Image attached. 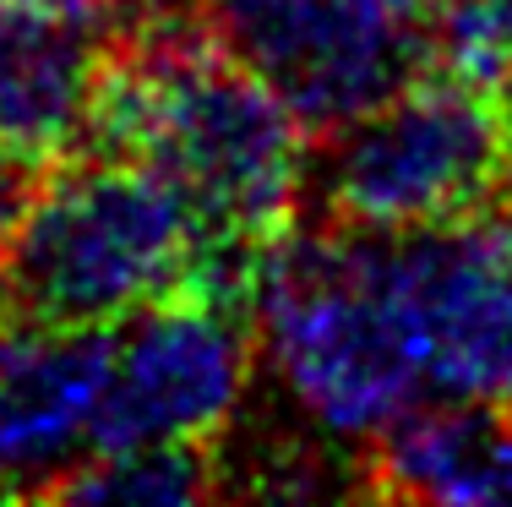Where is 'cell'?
I'll use <instances>...</instances> for the list:
<instances>
[{
	"label": "cell",
	"mask_w": 512,
	"mask_h": 507,
	"mask_svg": "<svg viewBox=\"0 0 512 507\" xmlns=\"http://www.w3.org/2000/svg\"><path fill=\"white\" fill-rule=\"evenodd\" d=\"M109 39L33 0H0V148L60 164L82 153Z\"/></svg>",
	"instance_id": "cell-9"
},
{
	"label": "cell",
	"mask_w": 512,
	"mask_h": 507,
	"mask_svg": "<svg viewBox=\"0 0 512 507\" xmlns=\"http://www.w3.org/2000/svg\"><path fill=\"white\" fill-rule=\"evenodd\" d=\"M442 66L491 82L512 99V0H447Z\"/></svg>",
	"instance_id": "cell-12"
},
{
	"label": "cell",
	"mask_w": 512,
	"mask_h": 507,
	"mask_svg": "<svg viewBox=\"0 0 512 507\" xmlns=\"http://www.w3.org/2000/svg\"><path fill=\"white\" fill-rule=\"evenodd\" d=\"M82 153L164 175L207 240L273 246L306 213L311 131L213 33L109 50Z\"/></svg>",
	"instance_id": "cell-1"
},
{
	"label": "cell",
	"mask_w": 512,
	"mask_h": 507,
	"mask_svg": "<svg viewBox=\"0 0 512 507\" xmlns=\"http://www.w3.org/2000/svg\"><path fill=\"white\" fill-rule=\"evenodd\" d=\"M50 169H55V164L0 148V246L17 235V224L28 219L33 202L44 197V186H50Z\"/></svg>",
	"instance_id": "cell-13"
},
{
	"label": "cell",
	"mask_w": 512,
	"mask_h": 507,
	"mask_svg": "<svg viewBox=\"0 0 512 507\" xmlns=\"http://www.w3.org/2000/svg\"><path fill=\"white\" fill-rule=\"evenodd\" d=\"M224 458L213 464V442H148V448L88 453L44 491L39 502H158L186 507L224 497Z\"/></svg>",
	"instance_id": "cell-11"
},
{
	"label": "cell",
	"mask_w": 512,
	"mask_h": 507,
	"mask_svg": "<svg viewBox=\"0 0 512 507\" xmlns=\"http://www.w3.org/2000/svg\"><path fill=\"white\" fill-rule=\"evenodd\" d=\"M512 197V99L431 66L365 115L311 137L306 202L316 224L420 229Z\"/></svg>",
	"instance_id": "cell-4"
},
{
	"label": "cell",
	"mask_w": 512,
	"mask_h": 507,
	"mask_svg": "<svg viewBox=\"0 0 512 507\" xmlns=\"http://www.w3.org/2000/svg\"><path fill=\"white\" fill-rule=\"evenodd\" d=\"M360 497L376 502H512V404H414L360 448Z\"/></svg>",
	"instance_id": "cell-10"
},
{
	"label": "cell",
	"mask_w": 512,
	"mask_h": 507,
	"mask_svg": "<svg viewBox=\"0 0 512 507\" xmlns=\"http://www.w3.org/2000/svg\"><path fill=\"white\" fill-rule=\"evenodd\" d=\"M115 328H0V497L39 502L93 453Z\"/></svg>",
	"instance_id": "cell-8"
},
{
	"label": "cell",
	"mask_w": 512,
	"mask_h": 507,
	"mask_svg": "<svg viewBox=\"0 0 512 507\" xmlns=\"http://www.w3.org/2000/svg\"><path fill=\"white\" fill-rule=\"evenodd\" d=\"M256 322L197 295H164L115 322L93 453L218 442L251 382Z\"/></svg>",
	"instance_id": "cell-7"
},
{
	"label": "cell",
	"mask_w": 512,
	"mask_h": 507,
	"mask_svg": "<svg viewBox=\"0 0 512 507\" xmlns=\"http://www.w3.org/2000/svg\"><path fill=\"white\" fill-rule=\"evenodd\" d=\"M33 6H50V11H60V17H77V22H88V28H99L109 39V33H115V6L120 0H33Z\"/></svg>",
	"instance_id": "cell-14"
},
{
	"label": "cell",
	"mask_w": 512,
	"mask_h": 507,
	"mask_svg": "<svg viewBox=\"0 0 512 507\" xmlns=\"http://www.w3.org/2000/svg\"><path fill=\"white\" fill-rule=\"evenodd\" d=\"M251 322L273 382L333 442L365 448L425 393L365 229L300 219L267 251Z\"/></svg>",
	"instance_id": "cell-2"
},
{
	"label": "cell",
	"mask_w": 512,
	"mask_h": 507,
	"mask_svg": "<svg viewBox=\"0 0 512 507\" xmlns=\"http://www.w3.org/2000/svg\"><path fill=\"white\" fill-rule=\"evenodd\" d=\"M197 219L148 164L71 153L0 246V328H115L186 284Z\"/></svg>",
	"instance_id": "cell-3"
},
{
	"label": "cell",
	"mask_w": 512,
	"mask_h": 507,
	"mask_svg": "<svg viewBox=\"0 0 512 507\" xmlns=\"http://www.w3.org/2000/svg\"><path fill=\"white\" fill-rule=\"evenodd\" d=\"M207 28L235 50L311 137L344 126L442 66V33L398 0H202Z\"/></svg>",
	"instance_id": "cell-5"
},
{
	"label": "cell",
	"mask_w": 512,
	"mask_h": 507,
	"mask_svg": "<svg viewBox=\"0 0 512 507\" xmlns=\"http://www.w3.org/2000/svg\"><path fill=\"white\" fill-rule=\"evenodd\" d=\"M365 235L425 388L512 404V197L469 219Z\"/></svg>",
	"instance_id": "cell-6"
}]
</instances>
